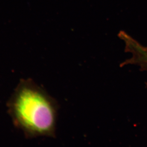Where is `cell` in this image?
Listing matches in <instances>:
<instances>
[{"label":"cell","mask_w":147,"mask_h":147,"mask_svg":"<svg viewBox=\"0 0 147 147\" xmlns=\"http://www.w3.org/2000/svg\"><path fill=\"white\" fill-rule=\"evenodd\" d=\"M118 36L125 42V50L133 54V57L128 63H136L147 69V47H143L137 40L124 31H121Z\"/></svg>","instance_id":"2"},{"label":"cell","mask_w":147,"mask_h":147,"mask_svg":"<svg viewBox=\"0 0 147 147\" xmlns=\"http://www.w3.org/2000/svg\"><path fill=\"white\" fill-rule=\"evenodd\" d=\"M7 109L14 126L27 138L55 137L58 103L32 80L20 81Z\"/></svg>","instance_id":"1"}]
</instances>
